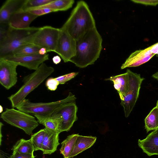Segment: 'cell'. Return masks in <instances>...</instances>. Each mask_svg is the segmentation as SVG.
<instances>
[{
    "mask_svg": "<svg viewBox=\"0 0 158 158\" xmlns=\"http://www.w3.org/2000/svg\"><path fill=\"white\" fill-rule=\"evenodd\" d=\"M102 41L96 27L89 30L76 40V54L70 62L81 68L94 64L99 57Z\"/></svg>",
    "mask_w": 158,
    "mask_h": 158,
    "instance_id": "1",
    "label": "cell"
},
{
    "mask_svg": "<svg viewBox=\"0 0 158 158\" xmlns=\"http://www.w3.org/2000/svg\"><path fill=\"white\" fill-rule=\"evenodd\" d=\"M95 27V21L88 5L84 1H80L77 2L61 28L76 40Z\"/></svg>",
    "mask_w": 158,
    "mask_h": 158,
    "instance_id": "2",
    "label": "cell"
},
{
    "mask_svg": "<svg viewBox=\"0 0 158 158\" xmlns=\"http://www.w3.org/2000/svg\"><path fill=\"white\" fill-rule=\"evenodd\" d=\"M54 70V68L48 66L44 62L34 72L24 77L22 81L23 83V85L17 92L8 98L11 102L12 107L16 108L19 106L29 94L39 86Z\"/></svg>",
    "mask_w": 158,
    "mask_h": 158,
    "instance_id": "3",
    "label": "cell"
},
{
    "mask_svg": "<svg viewBox=\"0 0 158 158\" xmlns=\"http://www.w3.org/2000/svg\"><path fill=\"white\" fill-rule=\"evenodd\" d=\"M40 29L35 27L23 29L11 28L7 37L0 44V58L12 55L15 50L23 45L32 44Z\"/></svg>",
    "mask_w": 158,
    "mask_h": 158,
    "instance_id": "4",
    "label": "cell"
},
{
    "mask_svg": "<svg viewBox=\"0 0 158 158\" xmlns=\"http://www.w3.org/2000/svg\"><path fill=\"white\" fill-rule=\"evenodd\" d=\"M74 95L69 92L65 98L57 101L49 102H33L25 99L16 108L23 112L43 116H50L55 110L62 104L70 102L75 101Z\"/></svg>",
    "mask_w": 158,
    "mask_h": 158,
    "instance_id": "5",
    "label": "cell"
},
{
    "mask_svg": "<svg viewBox=\"0 0 158 158\" xmlns=\"http://www.w3.org/2000/svg\"><path fill=\"white\" fill-rule=\"evenodd\" d=\"M0 118L10 125L23 130L29 135L32 134L33 130L39 125L34 117L14 108H6Z\"/></svg>",
    "mask_w": 158,
    "mask_h": 158,
    "instance_id": "6",
    "label": "cell"
},
{
    "mask_svg": "<svg viewBox=\"0 0 158 158\" xmlns=\"http://www.w3.org/2000/svg\"><path fill=\"white\" fill-rule=\"evenodd\" d=\"M129 78L128 86L127 92L121 104L123 107L125 116L128 117L133 108L139 98V91L142 82L144 79L139 74H137L127 69L126 71Z\"/></svg>",
    "mask_w": 158,
    "mask_h": 158,
    "instance_id": "7",
    "label": "cell"
},
{
    "mask_svg": "<svg viewBox=\"0 0 158 158\" xmlns=\"http://www.w3.org/2000/svg\"><path fill=\"white\" fill-rule=\"evenodd\" d=\"M78 107L75 101L69 102L61 105L51 114V116L60 118L61 122L58 132L69 131L77 121Z\"/></svg>",
    "mask_w": 158,
    "mask_h": 158,
    "instance_id": "8",
    "label": "cell"
},
{
    "mask_svg": "<svg viewBox=\"0 0 158 158\" xmlns=\"http://www.w3.org/2000/svg\"><path fill=\"white\" fill-rule=\"evenodd\" d=\"M60 30V28L48 26L40 27L34 37L32 44L40 48H45L47 52H55Z\"/></svg>",
    "mask_w": 158,
    "mask_h": 158,
    "instance_id": "9",
    "label": "cell"
},
{
    "mask_svg": "<svg viewBox=\"0 0 158 158\" xmlns=\"http://www.w3.org/2000/svg\"><path fill=\"white\" fill-rule=\"evenodd\" d=\"M58 39L54 52L57 53L65 63L70 61L76 55V40L64 29L60 28Z\"/></svg>",
    "mask_w": 158,
    "mask_h": 158,
    "instance_id": "10",
    "label": "cell"
},
{
    "mask_svg": "<svg viewBox=\"0 0 158 158\" xmlns=\"http://www.w3.org/2000/svg\"><path fill=\"white\" fill-rule=\"evenodd\" d=\"M158 55V42L142 50L132 53L121 66V69L139 66L150 60L155 55Z\"/></svg>",
    "mask_w": 158,
    "mask_h": 158,
    "instance_id": "11",
    "label": "cell"
},
{
    "mask_svg": "<svg viewBox=\"0 0 158 158\" xmlns=\"http://www.w3.org/2000/svg\"><path fill=\"white\" fill-rule=\"evenodd\" d=\"M15 63L0 58V83L7 89L15 85L17 81L16 68Z\"/></svg>",
    "mask_w": 158,
    "mask_h": 158,
    "instance_id": "12",
    "label": "cell"
},
{
    "mask_svg": "<svg viewBox=\"0 0 158 158\" xmlns=\"http://www.w3.org/2000/svg\"><path fill=\"white\" fill-rule=\"evenodd\" d=\"M2 58L13 62L18 65L23 66L30 70H35L42 63L49 59V55L46 54L41 55L38 54L23 56L10 55Z\"/></svg>",
    "mask_w": 158,
    "mask_h": 158,
    "instance_id": "13",
    "label": "cell"
},
{
    "mask_svg": "<svg viewBox=\"0 0 158 158\" xmlns=\"http://www.w3.org/2000/svg\"><path fill=\"white\" fill-rule=\"evenodd\" d=\"M25 0H7L0 9V24L9 23L12 17L21 10Z\"/></svg>",
    "mask_w": 158,
    "mask_h": 158,
    "instance_id": "14",
    "label": "cell"
},
{
    "mask_svg": "<svg viewBox=\"0 0 158 158\" xmlns=\"http://www.w3.org/2000/svg\"><path fill=\"white\" fill-rule=\"evenodd\" d=\"M38 16L28 11L20 10L12 17L9 24L12 28L23 29L30 28L31 23Z\"/></svg>",
    "mask_w": 158,
    "mask_h": 158,
    "instance_id": "15",
    "label": "cell"
},
{
    "mask_svg": "<svg viewBox=\"0 0 158 158\" xmlns=\"http://www.w3.org/2000/svg\"><path fill=\"white\" fill-rule=\"evenodd\" d=\"M138 145L148 156L158 155V128L142 140L139 139Z\"/></svg>",
    "mask_w": 158,
    "mask_h": 158,
    "instance_id": "16",
    "label": "cell"
},
{
    "mask_svg": "<svg viewBox=\"0 0 158 158\" xmlns=\"http://www.w3.org/2000/svg\"><path fill=\"white\" fill-rule=\"evenodd\" d=\"M45 133L41 150L43 154L50 155L55 152L59 144V135L57 131L44 128Z\"/></svg>",
    "mask_w": 158,
    "mask_h": 158,
    "instance_id": "17",
    "label": "cell"
},
{
    "mask_svg": "<svg viewBox=\"0 0 158 158\" xmlns=\"http://www.w3.org/2000/svg\"><path fill=\"white\" fill-rule=\"evenodd\" d=\"M105 80L110 81L113 82L114 88L118 93L121 100H122L128 88L129 78L127 73L126 72L124 73L112 76Z\"/></svg>",
    "mask_w": 158,
    "mask_h": 158,
    "instance_id": "18",
    "label": "cell"
},
{
    "mask_svg": "<svg viewBox=\"0 0 158 158\" xmlns=\"http://www.w3.org/2000/svg\"><path fill=\"white\" fill-rule=\"evenodd\" d=\"M96 139V137L79 135L70 155V158L76 156L85 150L90 148L95 142Z\"/></svg>",
    "mask_w": 158,
    "mask_h": 158,
    "instance_id": "19",
    "label": "cell"
},
{
    "mask_svg": "<svg viewBox=\"0 0 158 158\" xmlns=\"http://www.w3.org/2000/svg\"><path fill=\"white\" fill-rule=\"evenodd\" d=\"M74 2V1L73 0H54L53 2L45 5L30 10L48 8L54 10L55 12L59 11H66L72 7Z\"/></svg>",
    "mask_w": 158,
    "mask_h": 158,
    "instance_id": "20",
    "label": "cell"
},
{
    "mask_svg": "<svg viewBox=\"0 0 158 158\" xmlns=\"http://www.w3.org/2000/svg\"><path fill=\"white\" fill-rule=\"evenodd\" d=\"M34 116L37 119L38 122L44 126L45 128L58 132L61 122V119L60 118L38 115Z\"/></svg>",
    "mask_w": 158,
    "mask_h": 158,
    "instance_id": "21",
    "label": "cell"
},
{
    "mask_svg": "<svg viewBox=\"0 0 158 158\" xmlns=\"http://www.w3.org/2000/svg\"><path fill=\"white\" fill-rule=\"evenodd\" d=\"M79 135V134H73L69 135L61 143L60 151L64 158H70V155Z\"/></svg>",
    "mask_w": 158,
    "mask_h": 158,
    "instance_id": "22",
    "label": "cell"
},
{
    "mask_svg": "<svg viewBox=\"0 0 158 158\" xmlns=\"http://www.w3.org/2000/svg\"><path fill=\"white\" fill-rule=\"evenodd\" d=\"M11 150L13 152L33 154L34 150L31 139H21L17 141Z\"/></svg>",
    "mask_w": 158,
    "mask_h": 158,
    "instance_id": "23",
    "label": "cell"
},
{
    "mask_svg": "<svg viewBox=\"0 0 158 158\" xmlns=\"http://www.w3.org/2000/svg\"><path fill=\"white\" fill-rule=\"evenodd\" d=\"M145 128L147 132L158 128V108L154 107L144 119Z\"/></svg>",
    "mask_w": 158,
    "mask_h": 158,
    "instance_id": "24",
    "label": "cell"
},
{
    "mask_svg": "<svg viewBox=\"0 0 158 158\" xmlns=\"http://www.w3.org/2000/svg\"><path fill=\"white\" fill-rule=\"evenodd\" d=\"M41 48L32 44H27L17 49L11 55L23 56L38 54Z\"/></svg>",
    "mask_w": 158,
    "mask_h": 158,
    "instance_id": "25",
    "label": "cell"
},
{
    "mask_svg": "<svg viewBox=\"0 0 158 158\" xmlns=\"http://www.w3.org/2000/svg\"><path fill=\"white\" fill-rule=\"evenodd\" d=\"M45 133V129L40 130L31 135L30 139L35 151L41 150L42 145Z\"/></svg>",
    "mask_w": 158,
    "mask_h": 158,
    "instance_id": "26",
    "label": "cell"
},
{
    "mask_svg": "<svg viewBox=\"0 0 158 158\" xmlns=\"http://www.w3.org/2000/svg\"><path fill=\"white\" fill-rule=\"evenodd\" d=\"M54 0H25L21 10L28 11L45 5Z\"/></svg>",
    "mask_w": 158,
    "mask_h": 158,
    "instance_id": "27",
    "label": "cell"
},
{
    "mask_svg": "<svg viewBox=\"0 0 158 158\" xmlns=\"http://www.w3.org/2000/svg\"><path fill=\"white\" fill-rule=\"evenodd\" d=\"M11 28L9 23L0 24V44L7 37Z\"/></svg>",
    "mask_w": 158,
    "mask_h": 158,
    "instance_id": "28",
    "label": "cell"
},
{
    "mask_svg": "<svg viewBox=\"0 0 158 158\" xmlns=\"http://www.w3.org/2000/svg\"><path fill=\"white\" fill-rule=\"evenodd\" d=\"M78 72H72L56 77L59 84H63L66 82L75 77L78 74Z\"/></svg>",
    "mask_w": 158,
    "mask_h": 158,
    "instance_id": "29",
    "label": "cell"
},
{
    "mask_svg": "<svg viewBox=\"0 0 158 158\" xmlns=\"http://www.w3.org/2000/svg\"><path fill=\"white\" fill-rule=\"evenodd\" d=\"M59 83L56 78L50 77L46 82V86L48 89L51 91H55L57 88Z\"/></svg>",
    "mask_w": 158,
    "mask_h": 158,
    "instance_id": "30",
    "label": "cell"
},
{
    "mask_svg": "<svg viewBox=\"0 0 158 158\" xmlns=\"http://www.w3.org/2000/svg\"><path fill=\"white\" fill-rule=\"evenodd\" d=\"M27 11L38 17L52 12H55L54 10L48 8L39 9Z\"/></svg>",
    "mask_w": 158,
    "mask_h": 158,
    "instance_id": "31",
    "label": "cell"
},
{
    "mask_svg": "<svg viewBox=\"0 0 158 158\" xmlns=\"http://www.w3.org/2000/svg\"><path fill=\"white\" fill-rule=\"evenodd\" d=\"M131 1L135 3L147 6H155L158 5V0H131Z\"/></svg>",
    "mask_w": 158,
    "mask_h": 158,
    "instance_id": "32",
    "label": "cell"
},
{
    "mask_svg": "<svg viewBox=\"0 0 158 158\" xmlns=\"http://www.w3.org/2000/svg\"><path fill=\"white\" fill-rule=\"evenodd\" d=\"M33 154L13 152L9 158H35Z\"/></svg>",
    "mask_w": 158,
    "mask_h": 158,
    "instance_id": "33",
    "label": "cell"
},
{
    "mask_svg": "<svg viewBox=\"0 0 158 158\" xmlns=\"http://www.w3.org/2000/svg\"><path fill=\"white\" fill-rule=\"evenodd\" d=\"M52 60L54 64H59L61 62V59L60 56L57 55L54 56L53 57Z\"/></svg>",
    "mask_w": 158,
    "mask_h": 158,
    "instance_id": "34",
    "label": "cell"
},
{
    "mask_svg": "<svg viewBox=\"0 0 158 158\" xmlns=\"http://www.w3.org/2000/svg\"><path fill=\"white\" fill-rule=\"evenodd\" d=\"M47 51L44 48H41L39 50V54L41 55H44L47 54Z\"/></svg>",
    "mask_w": 158,
    "mask_h": 158,
    "instance_id": "35",
    "label": "cell"
},
{
    "mask_svg": "<svg viewBox=\"0 0 158 158\" xmlns=\"http://www.w3.org/2000/svg\"><path fill=\"white\" fill-rule=\"evenodd\" d=\"M152 77L158 80V72H157L153 74L152 75Z\"/></svg>",
    "mask_w": 158,
    "mask_h": 158,
    "instance_id": "36",
    "label": "cell"
},
{
    "mask_svg": "<svg viewBox=\"0 0 158 158\" xmlns=\"http://www.w3.org/2000/svg\"><path fill=\"white\" fill-rule=\"evenodd\" d=\"M3 125V124H2V122L0 123V145H1V141H2V135H1V128L2 127V126Z\"/></svg>",
    "mask_w": 158,
    "mask_h": 158,
    "instance_id": "37",
    "label": "cell"
},
{
    "mask_svg": "<svg viewBox=\"0 0 158 158\" xmlns=\"http://www.w3.org/2000/svg\"><path fill=\"white\" fill-rule=\"evenodd\" d=\"M3 111V107L2 106L0 105V113H1Z\"/></svg>",
    "mask_w": 158,
    "mask_h": 158,
    "instance_id": "38",
    "label": "cell"
},
{
    "mask_svg": "<svg viewBox=\"0 0 158 158\" xmlns=\"http://www.w3.org/2000/svg\"><path fill=\"white\" fill-rule=\"evenodd\" d=\"M156 106L158 108V100L157 101Z\"/></svg>",
    "mask_w": 158,
    "mask_h": 158,
    "instance_id": "39",
    "label": "cell"
}]
</instances>
